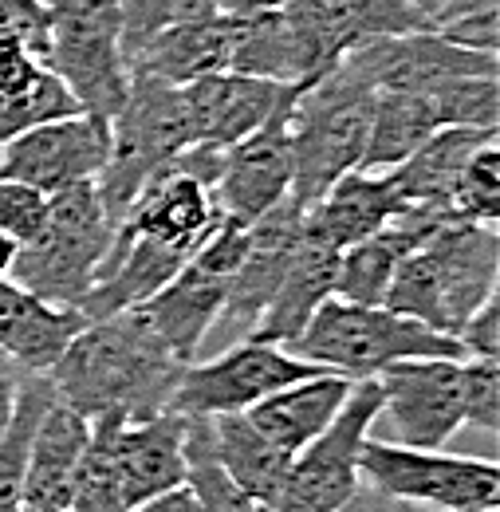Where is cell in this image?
<instances>
[{"mask_svg":"<svg viewBox=\"0 0 500 512\" xmlns=\"http://www.w3.org/2000/svg\"><path fill=\"white\" fill-rule=\"evenodd\" d=\"M182 371L186 363L130 308L87 323L52 363L48 383L63 406L79 410L87 422L107 414L142 422L170 410Z\"/></svg>","mask_w":500,"mask_h":512,"instance_id":"cell-1","label":"cell"},{"mask_svg":"<svg viewBox=\"0 0 500 512\" xmlns=\"http://www.w3.org/2000/svg\"><path fill=\"white\" fill-rule=\"evenodd\" d=\"M500 237L489 225L453 221L422 249L402 256L382 308L426 323L430 331L457 335L489 296H497Z\"/></svg>","mask_w":500,"mask_h":512,"instance_id":"cell-2","label":"cell"},{"mask_svg":"<svg viewBox=\"0 0 500 512\" xmlns=\"http://www.w3.org/2000/svg\"><path fill=\"white\" fill-rule=\"evenodd\" d=\"M288 355L355 383L378 379L386 367L406 359H465L453 335L430 331L426 323L406 320L390 308L343 304L335 296L288 343Z\"/></svg>","mask_w":500,"mask_h":512,"instance_id":"cell-3","label":"cell"},{"mask_svg":"<svg viewBox=\"0 0 500 512\" xmlns=\"http://www.w3.org/2000/svg\"><path fill=\"white\" fill-rule=\"evenodd\" d=\"M375 91L347 75L343 67L327 71L292 99V190L288 197L308 213L343 174L363 166L371 134Z\"/></svg>","mask_w":500,"mask_h":512,"instance_id":"cell-4","label":"cell"},{"mask_svg":"<svg viewBox=\"0 0 500 512\" xmlns=\"http://www.w3.org/2000/svg\"><path fill=\"white\" fill-rule=\"evenodd\" d=\"M111 237L115 225L99 201L95 182L52 193L40 237L16 253L8 280L52 308L79 312L87 292L95 288Z\"/></svg>","mask_w":500,"mask_h":512,"instance_id":"cell-5","label":"cell"},{"mask_svg":"<svg viewBox=\"0 0 500 512\" xmlns=\"http://www.w3.org/2000/svg\"><path fill=\"white\" fill-rule=\"evenodd\" d=\"M48 48L44 67L75 95L87 115L115 119L126 103L130 75L123 56L119 0H44Z\"/></svg>","mask_w":500,"mask_h":512,"instance_id":"cell-6","label":"cell"},{"mask_svg":"<svg viewBox=\"0 0 500 512\" xmlns=\"http://www.w3.org/2000/svg\"><path fill=\"white\" fill-rule=\"evenodd\" d=\"M186 146H193L182 87L130 79L126 103L111 119V158L95 182L111 225L123 221L130 201L146 190Z\"/></svg>","mask_w":500,"mask_h":512,"instance_id":"cell-7","label":"cell"},{"mask_svg":"<svg viewBox=\"0 0 500 512\" xmlns=\"http://www.w3.org/2000/svg\"><path fill=\"white\" fill-rule=\"evenodd\" d=\"M363 485L382 489L422 512H497L500 469L493 457L414 449L367 438L359 453Z\"/></svg>","mask_w":500,"mask_h":512,"instance_id":"cell-8","label":"cell"},{"mask_svg":"<svg viewBox=\"0 0 500 512\" xmlns=\"http://www.w3.org/2000/svg\"><path fill=\"white\" fill-rule=\"evenodd\" d=\"M382 414V390L378 379H363L351 386L343 410L335 422L292 457V469L284 477V489L268 512H335L359 485V453L363 442L375 434Z\"/></svg>","mask_w":500,"mask_h":512,"instance_id":"cell-9","label":"cell"},{"mask_svg":"<svg viewBox=\"0 0 500 512\" xmlns=\"http://www.w3.org/2000/svg\"><path fill=\"white\" fill-rule=\"evenodd\" d=\"M323 375L319 367L288 355L280 343H260V339H241L229 351L213 359L186 363L182 379L174 386L170 410L178 418H221V414H249L256 402L284 386Z\"/></svg>","mask_w":500,"mask_h":512,"instance_id":"cell-10","label":"cell"},{"mask_svg":"<svg viewBox=\"0 0 500 512\" xmlns=\"http://www.w3.org/2000/svg\"><path fill=\"white\" fill-rule=\"evenodd\" d=\"M111 158V123L99 115H67L24 130L0 146V178L24 182L44 197L83 182H99Z\"/></svg>","mask_w":500,"mask_h":512,"instance_id":"cell-11","label":"cell"},{"mask_svg":"<svg viewBox=\"0 0 500 512\" xmlns=\"http://www.w3.org/2000/svg\"><path fill=\"white\" fill-rule=\"evenodd\" d=\"M382 414L398 446L441 449L465 430L461 359H406L378 375Z\"/></svg>","mask_w":500,"mask_h":512,"instance_id":"cell-12","label":"cell"},{"mask_svg":"<svg viewBox=\"0 0 500 512\" xmlns=\"http://www.w3.org/2000/svg\"><path fill=\"white\" fill-rule=\"evenodd\" d=\"M296 91L252 130L249 138H241L237 146L225 150L221 174L213 182V201H217L221 217L252 225L256 217H264L268 209H276L288 197V190H292V130H288V115H292Z\"/></svg>","mask_w":500,"mask_h":512,"instance_id":"cell-13","label":"cell"},{"mask_svg":"<svg viewBox=\"0 0 500 512\" xmlns=\"http://www.w3.org/2000/svg\"><path fill=\"white\" fill-rule=\"evenodd\" d=\"M339 67L367 83L371 91H430L434 83L457 75H489L497 79V56L465 52L438 32H414V36H386L355 48L343 56Z\"/></svg>","mask_w":500,"mask_h":512,"instance_id":"cell-14","label":"cell"},{"mask_svg":"<svg viewBox=\"0 0 500 512\" xmlns=\"http://www.w3.org/2000/svg\"><path fill=\"white\" fill-rule=\"evenodd\" d=\"M304 241V209L284 197L276 209H268L264 217H256L249 225V249L245 260L237 264L233 280H229V292H225V308H221V320L233 331H245V339L252 335V327L260 323L284 268L292 253L300 249Z\"/></svg>","mask_w":500,"mask_h":512,"instance_id":"cell-15","label":"cell"},{"mask_svg":"<svg viewBox=\"0 0 500 512\" xmlns=\"http://www.w3.org/2000/svg\"><path fill=\"white\" fill-rule=\"evenodd\" d=\"M233 48H237V16L213 12L201 20L174 24L146 44L126 52V75L130 79H154L170 87H189L205 75L233 71Z\"/></svg>","mask_w":500,"mask_h":512,"instance_id":"cell-16","label":"cell"},{"mask_svg":"<svg viewBox=\"0 0 500 512\" xmlns=\"http://www.w3.org/2000/svg\"><path fill=\"white\" fill-rule=\"evenodd\" d=\"M292 91L296 87H280V83L237 75V71H221V75H205V79L189 83V87H182V95H186L193 146H213V150L237 146Z\"/></svg>","mask_w":500,"mask_h":512,"instance_id":"cell-17","label":"cell"},{"mask_svg":"<svg viewBox=\"0 0 500 512\" xmlns=\"http://www.w3.org/2000/svg\"><path fill=\"white\" fill-rule=\"evenodd\" d=\"M225 292H229V276L213 272L209 264H201V260L193 256L166 288H158V292H154L146 304H138L134 312L150 323V331H154L182 363H197L201 343L209 339V331L221 320Z\"/></svg>","mask_w":500,"mask_h":512,"instance_id":"cell-18","label":"cell"},{"mask_svg":"<svg viewBox=\"0 0 500 512\" xmlns=\"http://www.w3.org/2000/svg\"><path fill=\"white\" fill-rule=\"evenodd\" d=\"M398 213H406V201L390 174L351 170L304 213V233L343 253L382 233Z\"/></svg>","mask_w":500,"mask_h":512,"instance_id":"cell-19","label":"cell"},{"mask_svg":"<svg viewBox=\"0 0 500 512\" xmlns=\"http://www.w3.org/2000/svg\"><path fill=\"white\" fill-rule=\"evenodd\" d=\"M115 465L126 505H142L186 485V418L162 410L142 422H123L115 434Z\"/></svg>","mask_w":500,"mask_h":512,"instance_id":"cell-20","label":"cell"},{"mask_svg":"<svg viewBox=\"0 0 500 512\" xmlns=\"http://www.w3.org/2000/svg\"><path fill=\"white\" fill-rule=\"evenodd\" d=\"M91 438V422L63 406L60 398L44 410L32 453H28V469H24V489H20V509L24 512H67L71 505V485L83 461V449Z\"/></svg>","mask_w":500,"mask_h":512,"instance_id":"cell-21","label":"cell"},{"mask_svg":"<svg viewBox=\"0 0 500 512\" xmlns=\"http://www.w3.org/2000/svg\"><path fill=\"white\" fill-rule=\"evenodd\" d=\"M335 264H339V253L304 233L300 249L288 260V268H284V276L249 339L288 347L312 323L315 312L335 296Z\"/></svg>","mask_w":500,"mask_h":512,"instance_id":"cell-22","label":"cell"},{"mask_svg":"<svg viewBox=\"0 0 500 512\" xmlns=\"http://www.w3.org/2000/svg\"><path fill=\"white\" fill-rule=\"evenodd\" d=\"M351 386H355V379H343V375H331V371L300 379V383L268 394L264 402H256L249 410V422L268 442H276L284 453L296 457L300 449L312 446L315 438L335 422Z\"/></svg>","mask_w":500,"mask_h":512,"instance_id":"cell-23","label":"cell"},{"mask_svg":"<svg viewBox=\"0 0 500 512\" xmlns=\"http://www.w3.org/2000/svg\"><path fill=\"white\" fill-rule=\"evenodd\" d=\"M87 327L79 312L52 308L12 280H0V351L28 375H48L63 347Z\"/></svg>","mask_w":500,"mask_h":512,"instance_id":"cell-24","label":"cell"},{"mask_svg":"<svg viewBox=\"0 0 500 512\" xmlns=\"http://www.w3.org/2000/svg\"><path fill=\"white\" fill-rule=\"evenodd\" d=\"M209 438H213V457L225 469V477L241 493H249L260 509H272L292 469V453L268 442L249 422V414L209 418Z\"/></svg>","mask_w":500,"mask_h":512,"instance_id":"cell-25","label":"cell"},{"mask_svg":"<svg viewBox=\"0 0 500 512\" xmlns=\"http://www.w3.org/2000/svg\"><path fill=\"white\" fill-rule=\"evenodd\" d=\"M497 130H473V127H445L438 134H430L402 166L386 170L394 178V186L402 193L406 209L410 205H438V209H449L453 201V190H457V178L461 170L469 166V158L493 142ZM453 213V209H449Z\"/></svg>","mask_w":500,"mask_h":512,"instance_id":"cell-26","label":"cell"},{"mask_svg":"<svg viewBox=\"0 0 500 512\" xmlns=\"http://www.w3.org/2000/svg\"><path fill=\"white\" fill-rule=\"evenodd\" d=\"M438 130V115L422 91H375L371 134H367V150H363L359 170L386 174V170L402 166Z\"/></svg>","mask_w":500,"mask_h":512,"instance_id":"cell-27","label":"cell"},{"mask_svg":"<svg viewBox=\"0 0 500 512\" xmlns=\"http://www.w3.org/2000/svg\"><path fill=\"white\" fill-rule=\"evenodd\" d=\"M123 418L107 414L91 422V438L83 449L75 485H71V505L67 512H126L123 481H119V465H115V434H119Z\"/></svg>","mask_w":500,"mask_h":512,"instance_id":"cell-28","label":"cell"},{"mask_svg":"<svg viewBox=\"0 0 500 512\" xmlns=\"http://www.w3.org/2000/svg\"><path fill=\"white\" fill-rule=\"evenodd\" d=\"M52 402H56V390L48 383V375H24L12 422L0 434V509L4 505H20L32 438H36V426H40V418H44V410Z\"/></svg>","mask_w":500,"mask_h":512,"instance_id":"cell-29","label":"cell"},{"mask_svg":"<svg viewBox=\"0 0 500 512\" xmlns=\"http://www.w3.org/2000/svg\"><path fill=\"white\" fill-rule=\"evenodd\" d=\"M186 485L197 497L201 512H268L252 501L249 493H241L225 469L213 457V438H209V418H193L186 422Z\"/></svg>","mask_w":500,"mask_h":512,"instance_id":"cell-30","label":"cell"},{"mask_svg":"<svg viewBox=\"0 0 500 512\" xmlns=\"http://www.w3.org/2000/svg\"><path fill=\"white\" fill-rule=\"evenodd\" d=\"M438 115L441 130L445 127H473V130H497L500 123V87L489 75H457L434 83L422 91Z\"/></svg>","mask_w":500,"mask_h":512,"instance_id":"cell-31","label":"cell"},{"mask_svg":"<svg viewBox=\"0 0 500 512\" xmlns=\"http://www.w3.org/2000/svg\"><path fill=\"white\" fill-rule=\"evenodd\" d=\"M79 111L83 107L75 103V95L63 87L52 71H44L24 91H0V146L20 138L24 130L40 127V123H56V119L79 115Z\"/></svg>","mask_w":500,"mask_h":512,"instance_id":"cell-32","label":"cell"},{"mask_svg":"<svg viewBox=\"0 0 500 512\" xmlns=\"http://www.w3.org/2000/svg\"><path fill=\"white\" fill-rule=\"evenodd\" d=\"M449 209H453L461 221H469V225H489V229H497V221H500V146H497V138L485 142V146L469 158V166H465L461 178H457V190H453Z\"/></svg>","mask_w":500,"mask_h":512,"instance_id":"cell-33","label":"cell"},{"mask_svg":"<svg viewBox=\"0 0 500 512\" xmlns=\"http://www.w3.org/2000/svg\"><path fill=\"white\" fill-rule=\"evenodd\" d=\"M500 4L497 0H445L441 12L434 16V32L441 40L465 48V52H481V56H497L500 48Z\"/></svg>","mask_w":500,"mask_h":512,"instance_id":"cell-34","label":"cell"},{"mask_svg":"<svg viewBox=\"0 0 500 512\" xmlns=\"http://www.w3.org/2000/svg\"><path fill=\"white\" fill-rule=\"evenodd\" d=\"M123 4V56L150 36L221 12V0H119Z\"/></svg>","mask_w":500,"mask_h":512,"instance_id":"cell-35","label":"cell"},{"mask_svg":"<svg viewBox=\"0 0 500 512\" xmlns=\"http://www.w3.org/2000/svg\"><path fill=\"white\" fill-rule=\"evenodd\" d=\"M461 410L469 430H481V434L500 430L497 359H461Z\"/></svg>","mask_w":500,"mask_h":512,"instance_id":"cell-36","label":"cell"},{"mask_svg":"<svg viewBox=\"0 0 500 512\" xmlns=\"http://www.w3.org/2000/svg\"><path fill=\"white\" fill-rule=\"evenodd\" d=\"M48 221V197L24 182L0 178V233H8L20 249L40 237Z\"/></svg>","mask_w":500,"mask_h":512,"instance_id":"cell-37","label":"cell"},{"mask_svg":"<svg viewBox=\"0 0 500 512\" xmlns=\"http://www.w3.org/2000/svg\"><path fill=\"white\" fill-rule=\"evenodd\" d=\"M0 32L24 40L44 60V48H48V8H44V0H0Z\"/></svg>","mask_w":500,"mask_h":512,"instance_id":"cell-38","label":"cell"},{"mask_svg":"<svg viewBox=\"0 0 500 512\" xmlns=\"http://www.w3.org/2000/svg\"><path fill=\"white\" fill-rule=\"evenodd\" d=\"M465 351V359H497L500 355V300L489 296L469 320L461 323V331L453 335Z\"/></svg>","mask_w":500,"mask_h":512,"instance_id":"cell-39","label":"cell"},{"mask_svg":"<svg viewBox=\"0 0 500 512\" xmlns=\"http://www.w3.org/2000/svg\"><path fill=\"white\" fill-rule=\"evenodd\" d=\"M48 67L44 60L16 36H4L0 32V91H24L32 87Z\"/></svg>","mask_w":500,"mask_h":512,"instance_id":"cell-40","label":"cell"},{"mask_svg":"<svg viewBox=\"0 0 500 512\" xmlns=\"http://www.w3.org/2000/svg\"><path fill=\"white\" fill-rule=\"evenodd\" d=\"M335 512H422V509H414V505H406V501H398V497H390L382 489L359 485Z\"/></svg>","mask_w":500,"mask_h":512,"instance_id":"cell-41","label":"cell"},{"mask_svg":"<svg viewBox=\"0 0 500 512\" xmlns=\"http://www.w3.org/2000/svg\"><path fill=\"white\" fill-rule=\"evenodd\" d=\"M24 375H28V371H20V367L0 351V434H4L8 422H12V410H16V398H20Z\"/></svg>","mask_w":500,"mask_h":512,"instance_id":"cell-42","label":"cell"},{"mask_svg":"<svg viewBox=\"0 0 500 512\" xmlns=\"http://www.w3.org/2000/svg\"><path fill=\"white\" fill-rule=\"evenodd\" d=\"M126 512H201V505L189 493V485H182V489H170L162 497H150V501H142V505H134V509Z\"/></svg>","mask_w":500,"mask_h":512,"instance_id":"cell-43","label":"cell"},{"mask_svg":"<svg viewBox=\"0 0 500 512\" xmlns=\"http://www.w3.org/2000/svg\"><path fill=\"white\" fill-rule=\"evenodd\" d=\"M284 4H292V0H221V12H229V16H252V12H276Z\"/></svg>","mask_w":500,"mask_h":512,"instance_id":"cell-44","label":"cell"},{"mask_svg":"<svg viewBox=\"0 0 500 512\" xmlns=\"http://www.w3.org/2000/svg\"><path fill=\"white\" fill-rule=\"evenodd\" d=\"M16 253H20V245H16V241H12L8 233H0V280H8V276H12Z\"/></svg>","mask_w":500,"mask_h":512,"instance_id":"cell-45","label":"cell"},{"mask_svg":"<svg viewBox=\"0 0 500 512\" xmlns=\"http://www.w3.org/2000/svg\"><path fill=\"white\" fill-rule=\"evenodd\" d=\"M0 512H24V509H20V505H4Z\"/></svg>","mask_w":500,"mask_h":512,"instance_id":"cell-46","label":"cell"}]
</instances>
